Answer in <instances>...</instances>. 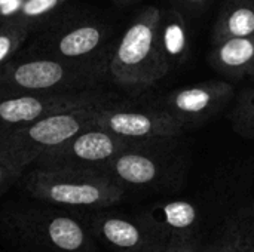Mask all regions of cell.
I'll use <instances>...</instances> for the list:
<instances>
[{
	"instance_id": "cell-1",
	"label": "cell",
	"mask_w": 254,
	"mask_h": 252,
	"mask_svg": "<svg viewBox=\"0 0 254 252\" xmlns=\"http://www.w3.org/2000/svg\"><path fill=\"white\" fill-rule=\"evenodd\" d=\"M0 241L13 252H98L79 211L33 198L0 206Z\"/></svg>"
},
{
	"instance_id": "cell-2",
	"label": "cell",
	"mask_w": 254,
	"mask_h": 252,
	"mask_svg": "<svg viewBox=\"0 0 254 252\" xmlns=\"http://www.w3.org/2000/svg\"><path fill=\"white\" fill-rule=\"evenodd\" d=\"M159 18V7H143L115 43L109 77L129 94H141L168 76L158 42Z\"/></svg>"
},
{
	"instance_id": "cell-3",
	"label": "cell",
	"mask_w": 254,
	"mask_h": 252,
	"mask_svg": "<svg viewBox=\"0 0 254 252\" xmlns=\"http://www.w3.org/2000/svg\"><path fill=\"white\" fill-rule=\"evenodd\" d=\"M22 180L30 198L74 211L109 208L124 196L119 184L94 169L34 166Z\"/></svg>"
},
{
	"instance_id": "cell-4",
	"label": "cell",
	"mask_w": 254,
	"mask_h": 252,
	"mask_svg": "<svg viewBox=\"0 0 254 252\" xmlns=\"http://www.w3.org/2000/svg\"><path fill=\"white\" fill-rule=\"evenodd\" d=\"M98 107L76 108L25 125L4 126L0 129V162L24 174L46 150L94 126Z\"/></svg>"
},
{
	"instance_id": "cell-5",
	"label": "cell",
	"mask_w": 254,
	"mask_h": 252,
	"mask_svg": "<svg viewBox=\"0 0 254 252\" xmlns=\"http://www.w3.org/2000/svg\"><path fill=\"white\" fill-rule=\"evenodd\" d=\"M115 43L107 25L91 19H68L48 28L25 56H48L97 70L109 77Z\"/></svg>"
},
{
	"instance_id": "cell-6",
	"label": "cell",
	"mask_w": 254,
	"mask_h": 252,
	"mask_svg": "<svg viewBox=\"0 0 254 252\" xmlns=\"http://www.w3.org/2000/svg\"><path fill=\"white\" fill-rule=\"evenodd\" d=\"M107 76L77 64L48 58L24 56L0 68V92H73L98 89Z\"/></svg>"
},
{
	"instance_id": "cell-7",
	"label": "cell",
	"mask_w": 254,
	"mask_h": 252,
	"mask_svg": "<svg viewBox=\"0 0 254 252\" xmlns=\"http://www.w3.org/2000/svg\"><path fill=\"white\" fill-rule=\"evenodd\" d=\"M179 138L167 137L135 141L107 162L100 172L122 189L152 186L165 178L182 162Z\"/></svg>"
},
{
	"instance_id": "cell-8",
	"label": "cell",
	"mask_w": 254,
	"mask_h": 252,
	"mask_svg": "<svg viewBox=\"0 0 254 252\" xmlns=\"http://www.w3.org/2000/svg\"><path fill=\"white\" fill-rule=\"evenodd\" d=\"M94 126L129 141L182 137L185 129L155 101L135 102L116 97L98 107Z\"/></svg>"
},
{
	"instance_id": "cell-9",
	"label": "cell",
	"mask_w": 254,
	"mask_h": 252,
	"mask_svg": "<svg viewBox=\"0 0 254 252\" xmlns=\"http://www.w3.org/2000/svg\"><path fill=\"white\" fill-rule=\"evenodd\" d=\"M116 98L101 89L73 92H0V125L18 126L83 107L101 105Z\"/></svg>"
},
{
	"instance_id": "cell-10",
	"label": "cell",
	"mask_w": 254,
	"mask_h": 252,
	"mask_svg": "<svg viewBox=\"0 0 254 252\" xmlns=\"http://www.w3.org/2000/svg\"><path fill=\"white\" fill-rule=\"evenodd\" d=\"M134 143L100 126H91L65 143L46 150L34 166L100 171L118 153Z\"/></svg>"
},
{
	"instance_id": "cell-11",
	"label": "cell",
	"mask_w": 254,
	"mask_h": 252,
	"mask_svg": "<svg viewBox=\"0 0 254 252\" xmlns=\"http://www.w3.org/2000/svg\"><path fill=\"white\" fill-rule=\"evenodd\" d=\"M234 98V85L225 80H207L177 88L153 101L186 131L216 117Z\"/></svg>"
},
{
	"instance_id": "cell-12",
	"label": "cell",
	"mask_w": 254,
	"mask_h": 252,
	"mask_svg": "<svg viewBox=\"0 0 254 252\" xmlns=\"http://www.w3.org/2000/svg\"><path fill=\"white\" fill-rule=\"evenodd\" d=\"M91 235L112 252H138L143 248L144 236L140 224L122 214L107 208L79 211Z\"/></svg>"
},
{
	"instance_id": "cell-13",
	"label": "cell",
	"mask_w": 254,
	"mask_h": 252,
	"mask_svg": "<svg viewBox=\"0 0 254 252\" xmlns=\"http://www.w3.org/2000/svg\"><path fill=\"white\" fill-rule=\"evenodd\" d=\"M158 42L168 74L186 65L190 56L189 27L188 16L179 7L168 4L161 9Z\"/></svg>"
},
{
	"instance_id": "cell-14",
	"label": "cell",
	"mask_w": 254,
	"mask_h": 252,
	"mask_svg": "<svg viewBox=\"0 0 254 252\" xmlns=\"http://www.w3.org/2000/svg\"><path fill=\"white\" fill-rule=\"evenodd\" d=\"M208 64L229 79H246L254 76V34L231 37L213 43Z\"/></svg>"
},
{
	"instance_id": "cell-15",
	"label": "cell",
	"mask_w": 254,
	"mask_h": 252,
	"mask_svg": "<svg viewBox=\"0 0 254 252\" xmlns=\"http://www.w3.org/2000/svg\"><path fill=\"white\" fill-rule=\"evenodd\" d=\"M254 34V0H226L213 27V43Z\"/></svg>"
},
{
	"instance_id": "cell-16",
	"label": "cell",
	"mask_w": 254,
	"mask_h": 252,
	"mask_svg": "<svg viewBox=\"0 0 254 252\" xmlns=\"http://www.w3.org/2000/svg\"><path fill=\"white\" fill-rule=\"evenodd\" d=\"M196 208L186 201H171L162 205H156L147 215L150 224L167 227L179 232L186 230L196 221Z\"/></svg>"
},
{
	"instance_id": "cell-17",
	"label": "cell",
	"mask_w": 254,
	"mask_h": 252,
	"mask_svg": "<svg viewBox=\"0 0 254 252\" xmlns=\"http://www.w3.org/2000/svg\"><path fill=\"white\" fill-rule=\"evenodd\" d=\"M65 1L67 0H19L9 19L31 31L34 27L45 24Z\"/></svg>"
},
{
	"instance_id": "cell-18",
	"label": "cell",
	"mask_w": 254,
	"mask_h": 252,
	"mask_svg": "<svg viewBox=\"0 0 254 252\" xmlns=\"http://www.w3.org/2000/svg\"><path fill=\"white\" fill-rule=\"evenodd\" d=\"M231 123L238 135L254 140V88H244L235 95Z\"/></svg>"
},
{
	"instance_id": "cell-19",
	"label": "cell",
	"mask_w": 254,
	"mask_h": 252,
	"mask_svg": "<svg viewBox=\"0 0 254 252\" xmlns=\"http://www.w3.org/2000/svg\"><path fill=\"white\" fill-rule=\"evenodd\" d=\"M28 33L30 30L21 27L12 19L0 22V68L21 49L22 43L28 37Z\"/></svg>"
},
{
	"instance_id": "cell-20",
	"label": "cell",
	"mask_w": 254,
	"mask_h": 252,
	"mask_svg": "<svg viewBox=\"0 0 254 252\" xmlns=\"http://www.w3.org/2000/svg\"><path fill=\"white\" fill-rule=\"evenodd\" d=\"M211 1L213 0H170V4L179 7L188 16V15H198L205 7H208Z\"/></svg>"
},
{
	"instance_id": "cell-21",
	"label": "cell",
	"mask_w": 254,
	"mask_h": 252,
	"mask_svg": "<svg viewBox=\"0 0 254 252\" xmlns=\"http://www.w3.org/2000/svg\"><path fill=\"white\" fill-rule=\"evenodd\" d=\"M21 177H22L21 172H18L0 162V195L3 192H6L12 184H15Z\"/></svg>"
},
{
	"instance_id": "cell-22",
	"label": "cell",
	"mask_w": 254,
	"mask_h": 252,
	"mask_svg": "<svg viewBox=\"0 0 254 252\" xmlns=\"http://www.w3.org/2000/svg\"><path fill=\"white\" fill-rule=\"evenodd\" d=\"M113 1L121 4V6H129V4H134V3H137L140 0H113Z\"/></svg>"
}]
</instances>
